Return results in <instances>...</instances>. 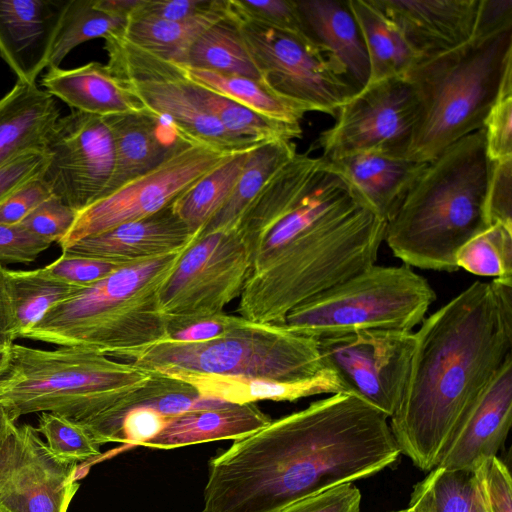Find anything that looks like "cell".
Returning a JSON list of instances; mask_svg holds the SVG:
<instances>
[{"instance_id":"9f6ffc18","label":"cell","mask_w":512,"mask_h":512,"mask_svg":"<svg viewBox=\"0 0 512 512\" xmlns=\"http://www.w3.org/2000/svg\"><path fill=\"white\" fill-rule=\"evenodd\" d=\"M16 339L17 337L5 280V267L0 265V348L11 346Z\"/></svg>"},{"instance_id":"b9f144b4","label":"cell","mask_w":512,"mask_h":512,"mask_svg":"<svg viewBox=\"0 0 512 512\" xmlns=\"http://www.w3.org/2000/svg\"><path fill=\"white\" fill-rule=\"evenodd\" d=\"M485 145L493 161L512 157V68L502 82L499 97L483 124Z\"/></svg>"},{"instance_id":"6f0895ef","label":"cell","mask_w":512,"mask_h":512,"mask_svg":"<svg viewBox=\"0 0 512 512\" xmlns=\"http://www.w3.org/2000/svg\"><path fill=\"white\" fill-rule=\"evenodd\" d=\"M407 512H437L433 492L432 471L415 485Z\"/></svg>"},{"instance_id":"d4e9b609","label":"cell","mask_w":512,"mask_h":512,"mask_svg":"<svg viewBox=\"0 0 512 512\" xmlns=\"http://www.w3.org/2000/svg\"><path fill=\"white\" fill-rule=\"evenodd\" d=\"M308 38L332 54L360 90L370 67L363 37L348 0L296 1Z\"/></svg>"},{"instance_id":"c3c4849f","label":"cell","mask_w":512,"mask_h":512,"mask_svg":"<svg viewBox=\"0 0 512 512\" xmlns=\"http://www.w3.org/2000/svg\"><path fill=\"white\" fill-rule=\"evenodd\" d=\"M51 244L21 224H0V265L31 263Z\"/></svg>"},{"instance_id":"7bdbcfd3","label":"cell","mask_w":512,"mask_h":512,"mask_svg":"<svg viewBox=\"0 0 512 512\" xmlns=\"http://www.w3.org/2000/svg\"><path fill=\"white\" fill-rule=\"evenodd\" d=\"M228 4L239 18L307 36L295 0H228Z\"/></svg>"},{"instance_id":"9c48e42d","label":"cell","mask_w":512,"mask_h":512,"mask_svg":"<svg viewBox=\"0 0 512 512\" xmlns=\"http://www.w3.org/2000/svg\"><path fill=\"white\" fill-rule=\"evenodd\" d=\"M435 300L429 282L410 266L374 264L299 305L283 324L314 338L374 329L411 331Z\"/></svg>"},{"instance_id":"277c9868","label":"cell","mask_w":512,"mask_h":512,"mask_svg":"<svg viewBox=\"0 0 512 512\" xmlns=\"http://www.w3.org/2000/svg\"><path fill=\"white\" fill-rule=\"evenodd\" d=\"M13 374L1 399L18 417L52 412L96 439L128 408L186 384L93 351L40 349L13 343Z\"/></svg>"},{"instance_id":"f1b7e54d","label":"cell","mask_w":512,"mask_h":512,"mask_svg":"<svg viewBox=\"0 0 512 512\" xmlns=\"http://www.w3.org/2000/svg\"><path fill=\"white\" fill-rule=\"evenodd\" d=\"M318 157L297 153L251 200L234 225L250 253L294 206L317 164Z\"/></svg>"},{"instance_id":"cb8c5ba5","label":"cell","mask_w":512,"mask_h":512,"mask_svg":"<svg viewBox=\"0 0 512 512\" xmlns=\"http://www.w3.org/2000/svg\"><path fill=\"white\" fill-rule=\"evenodd\" d=\"M329 161L347 176L372 211L386 223L428 164L376 152Z\"/></svg>"},{"instance_id":"f546056e","label":"cell","mask_w":512,"mask_h":512,"mask_svg":"<svg viewBox=\"0 0 512 512\" xmlns=\"http://www.w3.org/2000/svg\"><path fill=\"white\" fill-rule=\"evenodd\" d=\"M359 25L369 60V82L405 77L418 57L395 24L373 0H348Z\"/></svg>"},{"instance_id":"603a6c76","label":"cell","mask_w":512,"mask_h":512,"mask_svg":"<svg viewBox=\"0 0 512 512\" xmlns=\"http://www.w3.org/2000/svg\"><path fill=\"white\" fill-rule=\"evenodd\" d=\"M162 375L189 385L202 397L230 404L262 400L292 402L317 394L350 393L338 373L328 366L310 378L291 382L185 371Z\"/></svg>"},{"instance_id":"52a82bcc","label":"cell","mask_w":512,"mask_h":512,"mask_svg":"<svg viewBox=\"0 0 512 512\" xmlns=\"http://www.w3.org/2000/svg\"><path fill=\"white\" fill-rule=\"evenodd\" d=\"M511 68L512 28L417 60L405 76L419 106L406 158L430 162L457 140L483 128Z\"/></svg>"},{"instance_id":"836d02e7","label":"cell","mask_w":512,"mask_h":512,"mask_svg":"<svg viewBox=\"0 0 512 512\" xmlns=\"http://www.w3.org/2000/svg\"><path fill=\"white\" fill-rule=\"evenodd\" d=\"M227 14L228 0L221 10L184 21L130 15L120 34L133 44L180 64L197 38Z\"/></svg>"},{"instance_id":"ee69618b","label":"cell","mask_w":512,"mask_h":512,"mask_svg":"<svg viewBox=\"0 0 512 512\" xmlns=\"http://www.w3.org/2000/svg\"><path fill=\"white\" fill-rule=\"evenodd\" d=\"M124 266L126 264L62 251V254L55 261L45 266L44 269L54 278L68 284L87 286Z\"/></svg>"},{"instance_id":"8d00e7d4","label":"cell","mask_w":512,"mask_h":512,"mask_svg":"<svg viewBox=\"0 0 512 512\" xmlns=\"http://www.w3.org/2000/svg\"><path fill=\"white\" fill-rule=\"evenodd\" d=\"M196 94L204 107L230 135L252 143L291 140L301 137V126L266 117L225 96L195 83Z\"/></svg>"},{"instance_id":"91938a15","label":"cell","mask_w":512,"mask_h":512,"mask_svg":"<svg viewBox=\"0 0 512 512\" xmlns=\"http://www.w3.org/2000/svg\"><path fill=\"white\" fill-rule=\"evenodd\" d=\"M13 407L0 398V448L18 420Z\"/></svg>"},{"instance_id":"ac0fdd59","label":"cell","mask_w":512,"mask_h":512,"mask_svg":"<svg viewBox=\"0 0 512 512\" xmlns=\"http://www.w3.org/2000/svg\"><path fill=\"white\" fill-rule=\"evenodd\" d=\"M512 422V356L508 357L471 405L438 466L448 471L475 470L496 456Z\"/></svg>"},{"instance_id":"83f0119b","label":"cell","mask_w":512,"mask_h":512,"mask_svg":"<svg viewBox=\"0 0 512 512\" xmlns=\"http://www.w3.org/2000/svg\"><path fill=\"white\" fill-rule=\"evenodd\" d=\"M271 420L255 403H227L171 417L163 430L144 446L173 449L209 441H235L266 426Z\"/></svg>"},{"instance_id":"ab89813d","label":"cell","mask_w":512,"mask_h":512,"mask_svg":"<svg viewBox=\"0 0 512 512\" xmlns=\"http://www.w3.org/2000/svg\"><path fill=\"white\" fill-rule=\"evenodd\" d=\"M36 429L45 437L49 449L61 458L79 462L100 455V445L90 433L64 416L41 412Z\"/></svg>"},{"instance_id":"60d3db41","label":"cell","mask_w":512,"mask_h":512,"mask_svg":"<svg viewBox=\"0 0 512 512\" xmlns=\"http://www.w3.org/2000/svg\"><path fill=\"white\" fill-rule=\"evenodd\" d=\"M437 512H488L473 471L432 470Z\"/></svg>"},{"instance_id":"e0dca14e","label":"cell","mask_w":512,"mask_h":512,"mask_svg":"<svg viewBox=\"0 0 512 512\" xmlns=\"http://www.w3.org/2000/svg\"><path fill=\"white\" fill-rule=\"evenodd\" d=\"M77 463L54 454L29 424L0 448V505L9 512H67L79 488Z\"/></svg>"},{"instance_id":"1f68e13d","label":"cell","mask_w":512,"mask_h":512,"mask_svg":"<svg viewBox=\"0 0 512 512\" xmlns=\"http://www.w3.org/2000/svg\"><path fill=\"white\" fill-rule=\"evenodd\" d=\"M180 65L226 75L261 79L244 43L239 23L228 14L205 30L187 51Z\"/></svg>"},{"instance_id":"7c38bea8","label":"cell","mask_w":512,"mask_h":512,"mask_svg":"<svg viewBox=\"0 0 512 512\" xmlns=\"http://www.w3.org/2000/svg\"><path fill=\"white\" fill-rule=\"evenodd\" d=\"M250 265V249L235 230L198 237L183 252L160 292L159 305L168 324L224 312L240 297Z\"/></svg>"},{"instance_id":"f35d334b","label":"cell","mask_w":512,"mask_h":512,"mask_svg":"<svg viewBox=\"0 0 512 512\" xmlns=\"http://www.w3.org/2000/svg\"><path fill=\"white\" fill-rule=\"evenodd\" d=\"M457 267L484 277L512 278V227L493 224L456 253Z\"/></svg>"},{"instance_id":"816d5d0a","label":"cell","mask_w":512,"mask_h":512,"mask_svg":"<svg viewBox=\"0 0 512 512\" xmlns=\"http://www.w3.org/2000/svg\"><path fill=\"white\" fill-rule=\"evenodd\" d=\"M361 493L345 483L298 500L279 512H360Z\"/></svg>"},{"instance_id":"7402d4cb","label":"cell","mask_w":512,"mask_h":512,"mask_svg":"<svg viewBox=\"0 0 512 512\" xmlns=\"http://www.w3.org/2000/svg\"><path fill=\"white\" fill-rule=\"evenodd\" d=\"M197 237L169 205L146 218L81 239L63 251L128 265L184 250Z\"/></svg>"},{"instance_id":"44dd1931","label":"cell","mask_w":512,"mask_h":512,"mask_svg":"<svg viewBox=\"0 0 512 512\" xmlns=\"http://www.w3.org/2000/svg\"><path fill=\"white\" fill-rule=\"evenodd\" d=\"M104 119L113 138L115 167L102 198L194 143L171 121L146 108L105 116Z\"/></svg>"},{"instance_id":"d590c367","label":"cell","mask_w":512,"mask_h":512,"mask_svg":"<svg viewBox=\"0 0 512 512\" xmlns=\"http://www.w3.org/2000/svg\"><path fill=\"white\" fill-rule=\"evenodd\" d=\"M252 149L230 156L196 181L171 204L175 214L192 232L199 236L202 229L225 204Z\"/></svg>"},{"instance_id":"db71d44e","label":"cell","mask_w":512,"mask_h":512,"mask_svg":"<svg viewBox=\"0 0 512 512\" xmlns=\"http://www.w3.org/2000/svg\"><path fill=\"white\" fill-rule=\"evenodd\" d=\"M52 196L40 176L30 180L0 203V224H19Z\"/></svg>"},{"instance_id":"74e56055","label":"cell","mask_w":512,"mask_h":512,"mask_svg":"<svg viewBox=\"0 0 512 512\" xmlns=\"http://www.w3.org/2000/svg\"><path fill=\"white\" fill-rule=\"evenodd\" d=\"M127 19L102 10L96 0H70L56 34L48 68L59 67L78 45L112 33H119Z\"/></svg>"},{"instance_id":"e575fe53","label":"cell","mask_w":512,"mask_h":512,"mask_svg":"<svg viewBox=\"0 0 512 512\" xmlns=\"http://www.w3.org/2000/svg\"><path fill=\"white\" fill-rule=\"evenodd\" d=\"M5 280L17 338H22L52 306L82 287L54 278L44 267L36 270L5 268Z\"/></svg>"},{"instance_id":"2e32d148","label":"cell","mask_w":512,"mask_h":512,"mask_svg":"<svg viewBox=\"0 0 512 512\" xmlns=\"http://www.w3.org/2000/svg\"><path fill=\"white\" fill-rule=\"evenodd\" d=\"M40 177L51 194L77 212L100 200L113 176L115 150L104 117L73 110L46 136Z\"/></svg>"},{"instance_id":"5b68a950","label":"cell","mask_w":512,"mask_h":512,"mask_svg":"<svg viewBox=\"0 0 512 512\" xmlns=\"http://www.w3.org/2000/svg\"><path fill=\"white\" fill-rule=\"evenodd\" d=\"M492 169L481 128L428 162L387 222L385 237L408 266L454 272L459 248L487 229L485 203Z\"/></svg>"},{"instance_id":"3957f363","label":"cell","mask_w":512,"mask_h":512,"mask_svg":"<svg viewBox=\"0 0 512 512\" xmlns=\"http://www.w3.org/2000/svg\"><path fill=\"white\" fill-rule=\"evenodd\" d=\"M386 224L366 208L349 218L303 222L268 237L251 253L238 316L283 324L299 305L376 264Z\"/></svg>"},{"instance_id":"8fae6325","label":"cell","mask_w":512,"mask_h":512,"mask_svg":"<svg viewBox=\"0 0 512 512\" xmlns=\"http://www.w3.org/2000/svg\"><path fill=\"white\" fill-rule=\"evenodd\" d=\"M230 12L239 23L261 79L308 112L335 116L359 91L343 65L306 35L278 30Z\"/></svg>"},{"instance_id":"d6a6232c","label":"cell","mask_w":512,"mask_h":512,"mask_svg":"<svg viewBox=\"0 0 512 512\" xmlns=\"http://www.w3.org/2000/svg\"><path fill=\"white\" fill-rule=\"evenodd\" d=\"M180 66L193 83L277 121L301 126L308 112L302 105L274 91L262 79Z\"/></svg>"},{"instance_id":"7a4b0ae2","label":"cell","mask_w":512,"mask_h":512,"mask_svg":"<svg viewBox=\"0 0 512 512\" xmlns=\"http://www.w3.org/2000/svg\"><path fill=\"white\" fill-rule=\"evenodd\" d=\"M420 324L389 425L400 452L430 472L471 405L512 356V278L475 281Z\"/></svg>"},{"instance_id":"8992f818","label":"cell","mask_w":512,"mask_h":512,"mask_svg":"<svg viewBox=\"0 0 512 512\" xmlns=\"http://www.w3.org/2000/svg\"><path fill=\"white\" fill-rule=\"evenodd\" d=\"M186 249L128 264L80 287L22 338L119 358L166 339L159 296Z\"/></svg>"},{"instance_id":"4316f807","label":"cell","mask_w":512,"mask_h":512,"mask_svg":"<svg viewBox=\"0 0 512 512\" xmlns=\"http://www.w3.org/2000/svg\"><path fill=\"white\" fill-rule=\"evenodd\" d=\"M59 118L52 95L36 84L17 81L0 99V166L27 151H43Z\"/></svg>"},{"instance_id":"6125c7cd","label":"cell","mask_w":512,"mask_h":512,"mask_svg":"<svg viewBox=\"0 0 512 512\" xmlns=\"http://www.w3.org/2000/svg\"><path fill=\"white\" fill-rule=\"evenodd\" d=\"M0 512H9V511H8V510H6L4 507H2V506L0 505Z\"/></svg>"},{"instance_id":"9a60e30c","label":"cell","mask_w":512,"mask_h":512,"mask_svg":"<svg viewBox=\"0 0 512 512\" xmlns=\"http://www.w3.org/2000/svg\"><path fill=\"white\" fill-rule=\"evenodd\" d=\"M317 339L324 365L338 373L351 393L391 418L408 378L414 333L374 329Z\"/></svg>"},{"instance_id":"ba28073f","label":"cell","mask_w":512,"mask_h":512,"mask_svg":"<svg viewBox=\"0 0 512 512\" xmlns=\"http://www.w3.org/2000/svg\"><path fill=\"white\" fill-rule=\"evenodd\" d=\"M121 358L160 375L185 371L281 382L310 378L325 367L317 338L284 324L245 318L214 340L181 343L166 338Z\"/></svg>"},{"instance_id":"4fadbf2b","label":"cell","mask_w":512,"mask_h":512,"mask_svg":"<svg viewBox=\"0 0 512 512\" xmlns=\"http://www.w3.org/2000/svg\"><path fill=\"white\" fill-rule=\"evenodd\" d=\"M418 100L406 77L367 83L337 111L318 145L328 160L376 152L406 157L418 121Z\"/></svg>"},{"instance_id":"680465c9","label":"cell","mask_w":512,"mask_h":512,"mask_svg":"<svg viewBox=\"0 0 512 512\" xmlns=\"http://www.w3.org/2000/svg\"><path fill=\"white\" fill-rule=\"evenodd\" d=\"M97 5L114 16L128 19L140 0H96Z\"/></svg>"},{"instance_id":"30bf717a","label":"cell","mask_w":512,"mask_h":512,"mask_svg":"<svg viewBox=\"0 0 512 512\" xmlns=\"http://www.w3.org/2000/svg\"><path fill=\"white\" fill-rule=\"evenodd\" d=\"M103 39L109 71L144 108L171 121L187 139L227 153L259 145L226 132L201 103L178 63L133 44L120 32Z\"/></svg>"},{"instance_id":"5bb4252c","label":"cell","mask_w":512,"mask_h":512,"mask_svg":"<svg viewBox=\"0 0 512 512\" xmlns=\"http://www.w3.org/2000/svg\"><path fill=\"white\" fill-rule=\"evenodd\" d=\"M233 154L196 143L179 150L160 166L78 212L58 243L61 250L157 213Z\"/></svg>"},{"instance_id":"ffe728a7","label":"cell","mask_w":512,"mask_h":512,"mask_svg":"<svg viewBox=\"0 0 512 512\" xmlns=\"http://www.w3.org/2000/svg\"><path fill=\"white\" fill-rule=\"evenodd\" d=\"M419 59L456 49L473 37L479 0H373Z\"/></svg>"},{"instance_id":"11a10c76","label":"cell","mask_w":512,"mask_h":512,"mask_svg":"<svg viewBox=\"0 0 512 512\" xmlns=\"http://www.w3.org/2000/svg\"><path fill=\"white\" fill-rule=\"evenodd\" d=\"M512 28V0H479L472 38H484Z\"/></svg>"},{"instance_id":"681fc988","label":"cell","mask_w":512,"mask_h":512,"mask_svg":"<svg viewBox=\"0 0 512 512\" xmlns=\"http://www.w3.org/2000/svg\"><path fill=\"white\" fill-rule=\"evenodd\" d=\"M226 4L227 0H140L130 15L184 21L221 10Z\"/></svg>"},{"instance_id":"bcb514c9","label":"cell","mask_w":512,"mask_h":512,"mask_svg":"<svg viewBox=\"0 0 512 512\" xmlns=\"http://www.w3.org/2000/svg\"><path fill=\"white\" fill-rule=\"evenodd\" d=\"M473 472L488 512H512V485L507 466L493 456L484 460Z\"/></svg>"},{"instance_id":"484cf974","label":"cell","mask_w":512,"mask_h":512,"mask_svg":"<svg viewBox=\"0 0 512 512\" xmlns=\"http://www.w3.org/2000/svg\"><path fill=\"white\" fill-rule=\"evenodd\" d=\"M42 85L73 110L92 115L105 117L144 108L107 66L99 62L74 69L50 67Z\"/></svg>"},{"instance_id":"be15d7a7","label":"cell","mask_w":512,"mask_h":512,"mask_svg":"<svg viewBox=\"0 0 512 512\" xmlns=\"http://www.w3.org/2000/svg\"><path fill=\"white\" fill-rule=\"evenodd\" d=\"M393 512H407V509L399 510V511H393Z\"/></svg>"},{"instance_id":"94428289","label":"cell","mask_w":512,"mask_h":512,"mask_svg":"<svg viewBox=\"0 0 512 512\" xmlns=\"http://www.w3.org/2000/svg\"><path fill=\"white\" fill-rule=\"evenodd\" d=\"M11 346L0 348V396L6 390L13 374V355Z\"/></svg>"},{"instance_id":"f5cc1de1","label":"cell","mask_w":512,"mask_h":512,"mask_svg":"<svg viewBox=\"0 0 512 512\" xmlns=\"http://www.w3.org/2000/svg\"><path fill=\"white\" fill-rule=\"evenodd\" d=\"M47 155L42 150L22 153L0 166V203L43 172Z\"/></svg>"},{"instance_id":"7dc6e473","label":"cell","mask_w":512,"mask_h":512,"mask_svg":"<svg viewBox=\"0 0 512 512\" xmlns=\"http://www.w3.org/2000/svg\"><path fill=\"white\" fill-rule=\"evenodd\" d=\"M485 210L490 226L512 227V157L492 162Z\"/></svg>"},{"instance_id":"d6986e66","label":"cell","mask_w":512,"mask_h":512,"mask_svg":"<svg viewBox=\"0 0 512 512\" xmlns=\"http://www.w3.org/2000/svg\"><path fill=\"white\" fill-rule=\"evenodd\" d=\"M70 0H0V57L17 81L36 84L48 68L54 40Z\"/></svg>"},{"instance_id":"4dcf8cb0","label":"cell","mask_w":512,"mask_h":512,"mask_svg":"<svg viewBox=\"0 0 512 512\" xmlns=\"http://www.w3.org/2000/svg\"><path fill=\"white\" fill-rule=\"evenodd\" d=\"M296 154V145L291 140L268 141L254 147L229 198L198 237L230 229L265 183Z\"/></svg>"},{"instance_id":"6da1fadb","label":"cell","mask_w":512,"mask_h":512,"mask_svg":"<svg viewBox=\"0 0 512 512\" xmlns=\"http://www.w3.org/2000/svg\"><path fill=\"white\" fill-rule=\"evenodd\" d=\"M388 419L341 392L271 420L210 459L201 512H279L373 475L401 454Z\"/></svg>"},{"instance_id":"f6af8a7d","label":"cell","mask_w":512,"mask_h":512,"mask_svg":"<svg viewBox=\"0 0 512 512\" xmlns=\"http://www.w3.org/2000/svg\"><path fill=\"white\" fill-rule=\"evenodd\" d=\"M77 213L52 195L19 224L52 243H59L72 227Z\"/></svg>"},{"instance_id":"f907efd6","label":"cell","mask_w":512,"mask_h":512,"mask_svg":"<svg viewBox=\"0 0 512 512\" xmlns=\"http://www.w3.org/2000/svg\"><path fill=\"white\" fill-rule=\"evenodd\" d=\"M243 318L225 312L191 321L168 324V339L181 343H202L228 334Z\"/></svg>"}]
</instances>
